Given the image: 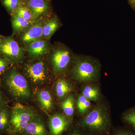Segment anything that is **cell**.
Here are the masks:
<instances>
[{"mask_svg": "<svg viewBox=\"0 0 135 135\" xmlns=\"http://www.w3.org/2000/svg\"><path fill=\"white\" fill-rule=\"evenodd\" d=\"M78 127L90 135H110L112 126L107 105L101 103L94 107L80 120Z\"/></svg>", "mask_w": 135, "mask_h": 135, "instance_id": "obj_1", "label": "cell"}, {"mask_svg": "<svg viewBox=\"0 0 135 135\" xmlns=\"http://www.w3.org/2000/svg\"><path fill=\"white\" fill-rule=\"evenodd\" d=\"M69 73L77 82L87 84L97 82L101 75V64L98 59L91 56L77 55L74 57Z\"/></svg>", "mask_w": 135, "mask_h": 135, "instance_id": "obj_2", "label": "cell"}, {"mask_svg": "<svg viewBox=\"0 0 135 135\" xmlns=\"http://www.w3.org/2000/svg\"><path fill=\"white\" fill-rule=\"evenodd\" d=\"M0 83L11 97L15 99H26L31 96L27 81L15 68L10 67L1 74Z\"/></svg>", "mask_w": 135, "mask_h": 135, "instance_id": "obj_3", "label": "cell"}, {"mask_svg": "<svg viewBox=\"0 0 135 135\" xmlns=\"http://www.w3.org/2000/svg\"><path fill=\"white\" fill-rule=\"evenodd\" d=\"M36 115L32 111L19 103L16 104L11 111L8 134L23 133Z\"/></svg>", "mask_w": 135, "mask_h": 135, "instance_id": "obj_4", "label": "cell"}, {"mask_svg": "<svg viewBox=\"0 0 135 135\" xmlns=\"http://www.w3.org/2000/svg\"><path fill=\"white\" fill-rule=\"evenodd\" d=\"M52 51L51 62L53 73L57 75L64 73L71 64L75 55L68 47L61 43L56 44Z\"/></svg>", "mask_w": 135, "mask_h": 135, "instance_id": "obj_5", "label": "cell"}, {"mask_svg": "<svg viewBox=\"0 0 135 135\" xmlns=\"http://www.w3.org/2000/svg\"><path fill=\"white\" fill-rule=\"evenodd\" d=\"M25 50L20 46L13 35L4 36L0 45V56L12 63H19L23 60Z\"/></svg>", "mask_w": 135, "mask_h": 135, "instance_id": "obj_6", "label": "cell"}, {"mask_svg": "<svg viewBox=\"0 0 135 135\" xmlns=\"http://www.w3.org/2000/svg\"><path fill=\"white\" fill-rule=\"evenodd\" d=\"M24 71L30 80L36 85L44 84L49 78L47 66L42 59L27 64L25 66Z\"/></svg>", "mask_w": 135, "mask_h": 135, "instance_id": "obj_7", "label": "cell"}, {"mask_svg": "<svg viewBox=\"0 0 135 135\" xmlns=\"http://www.w3.org/2000/svg\"><path fill=\"white\" fill-rule=\"evenodd\" d=\"M47 20L42 17L20 34L21 44L26 47L32 42L43 38V27Z\"/></svg>", "mask_w": 135, "mask_h": 135, "instance_id": "obj_8", "label": "cell"}, {"mask_svg": "<svg viewBox=\"0 0 135 135\" xmlns=\"http://www.w3.org/2000/svg\"><path fill=\"white\" fill-rule=\"evenodd\" d=\"M71 120L65 115L57 113L49 118L48 129L50 135H63L71 127Z\"/></svg>", "mask_w": 135, "mask_h": 135, "instance_id": "obj_9", "label": "cell"}, {"mask_svg": "<svg viewBox=\"0 0 135 135\" xmlns=\"http://www.w3.org/2000/svg\"><path fill=\"white\" fill-rule=\"evenodd\" d=\"M25 5L31 10L35 21H37L50 9V0H24Z\"/></svg>", "mask_w": 135, "mask_h": 135, "instance_id": "obj_10", "label": "cell"}, {"mask_svg": "<svg viewBox=\"0 0 135 135\" xmlns=\"http://www.w3.org/2000/svg\"><path fill=\"white\" fill-rule=\"evenodd\" d=\"M50 48L48 40L42 38L29 44L26 46V51L31 57L37 58L48 53Z\"/></svg>", "mask_w": 135, "mask_h": 135, "instance_id": "obj_11", "label": "cell"}, {"mask_svg": "<svg viewBox=\"0 0 135 135\" xmlns=\"http://www.w3.org/2000/svg\"><path fill=\"white\" fill-rule=\"evenodd\" d=\"M23 133L27 135H50L44 122L36 117L29 123Z\"/></svg>", "mask_w": 135, "mask_h": 135, "instance_id": "obj_12", "label": "cell"}, {"mask_svg": "<svg viewBox=\"0 0 135 135\" xmlns=\"http://www.w3.org/2000/svg\"><path fill=\"white\" fill-rule=\"evenodd\" d=\"M62 23L57 16L47 20L43 27V38L49 40L61 26Z\"/></svg>", "mask_w": 135, "mask_h": 135, "instance_id": "obj_13", "label": "cell"}, {"mask_svg": "<svg viewBox=\"0 0 135 135\" xmlns=\"http://www.w3.org/2000/svg\"><path fill=\"white\" fill-rule=\"evenodd\" d=\"M56 95L59 100L65 98L74 89V87L68 80L60 78L57 80L55 83Z\"/></svg>", "mask_w": 135, "mask_h": 135, "instance_id": "obj_14", "label": "cell"}, {"mask_svg": "<svg viewBox=\"0 0 135 135\" xmlns=\"http://www.w3.org/2000/svg\"><path fill=\"white\" fill-rule=\"evenodd\" d=\"M11 23L14 35H18L36 22L26 20L16 15H11Z\"/></svg>", "mask_w": 135, "mask_h": 135, "instance_id": "obj_15", "label": "cell"}, {"mask_svg": "<svg viewBox=\"0 0 135 135\" xmlns=\"http://www.w3.org/2000/svg\"><path fill=\"white\" fill-rule=\"evenodd\" d=\"M87 83L82 87L81 93L90 101L97 102L101 99V95L99 88L95 85Z\"/></svg>", "mask_w": 135, "mask_h": 135, "instance_id": "obj_16", "label": "cell"}, {"mask_svg": "<svg viewBox=\"0 0 135 135\" xmlns=\"http://www.w3.org/2000/svg\"><path fill=\"white\" fill-rule=\"evenodd\" d=\"M37 98L39 103L45 110L50 112L53 109L52 96L48 90H41L37 93Z\"/></svg>", "mask_w": 135, "mask_h": 135, "instance_id": "obj_17", "label": "cell"}, {"mask_svg": "<svg viewBox=\"0 0 135 135\" xmlns=\"http://www.w3.org/2000/svg\"><path fill=\"white\" fill-rule=\"evenodd\" d=\"M10 113L7 107L0 110V135L8 134L9 131Z\"/></svg>", "mask_w": 135, "mask_h": 135, "instance_id": "obj_18", "label": "cell"}, {"mask_svg": "<svg viewBox=\"0 0 135 135\" xmlns=\"http://www.w3.org/2000/svg\"><path fill=\"white\" fill-rule=\"evenodd\" d=\"M65 115L71 119L74 112V98L73 94H68L61 105Z\"/></svg>", "mask_w": 135, "mask_h": 135, "instance_id": "obj_19", "label": "cell"}, {"mask_svg": "<svg viewBox=\"0 0 135 135\" xmlns=\"http://www.w3.org/2000/svg\"><path fill=\"white\" fill-rule=\"evenodd\" d=\"M76 105L78 112L81 115L84 116L90 110L91 101L82 94H80L77 96Z\"/></svg>", "mask_w": 135, "mask_h": 135, "instance_id": "obj_20", "label": "cell"}, {"mask_svg": "<svg viewBox=\"0 0 135 135\" xmlns=\"http://www.w3.org/2000/svg\"><path fill=\"white\" fill-rule=\"evenodd\" d=\"M1 2L11 16L15 14L20 7L25 5L24 0H1Z\"/></svg>", "mask_w": 135, "mask_h": 135, "instance_id": "obj_21", "label": "cell"}, {"mask_svg": "<svg viewBox=\"0 0 135 135\" xmlns=\"http://www.w3.org/2000/svg\"><path fill=\"white\" fill-rule=\"evenodd\" d=\"M123 122L135 132V107L124 113L122 116Z\"/></svg>", "mask_w": 135, "mask_h": 135, "instance_id": "obj_22", "label": "cell"}, {"mask_svg": "<svg viewBox=\"0 0 135 135\" xmlns=\"http://www.w3.org/2000/svg\"><path fill=\"white\" fill-rule=\"evenodd\" d=\"M15 14L26 20L32 22H36L34 20L33 16L31 10L25 5L20 7L17 9Z\"/></svg>", "mask_w": 135, "mask_h": 135, "instance_id": "obj_23", "label": "cell"}, {"mask_svg": "<svg viewBox=\"0 0 135 135\" xmlns=\"http://www.w3.org/2000/svg\"><path fill=\"white\" fill-rule=\"evenodd\" d=\"M12 64L9 60L5 59L0 56V74L1 75L7 70Z\"/></svg>", "mask_w": 135, "mask_h": 135, "instance_id": "obj_24", "label": "cell"}, {"mask_svg": "<svg viewBox=\"0 0 135 135\" xmlns=\"http://www.w3.org/2000/svg\"><path fill=\"white\" fill-rule=\"evenodd\" d=\"M110 135H135V132L129 129L120 128L114 131Z\"/></svg>", "mask_w": 135, "mask_h": 135, "instance_id": "obj_25", "label": "cell"}, {"mask_svg": "<svg viewBox=\"0 0 135 135\" xmlns=\"http://www.w3.org/2000/svg\"><path fill=\"white\" fill-rule=\"evenodd\" d=\"M66 133L65 135H90L79 127L71 129L70 128Z\"/></svg>", "mask_w": 135, "mask_h": 135, "instance_id": "obj_26", "label": "cell"}, {"mask_svg": "<svg viewBox=\"0 0 135 135\" xmlns=\"http://www.w3.org/2000/svg\"><path fill=\"white\" fill-rule=\"evenodd\" d=\"M7 101L4 94L0 88V110L7 107Z\"/></svg>", "mask_w": 135, "mask_h": 135, "instance_id": "obj_27", "label": "cell"}, {"mask_svg": "<svg viewBox=\"0 0 135 135\" xmlns=\"http://www.w3.org/2000/svg\"><path fill=\"white\" fill-rule=\"evenodd\" d=\"M131 7L135 12V0H127Z\"/></svg>", "mask_w": 135, "mask_h": 135, "instance_id": "obj_28", "label": "cell"}, {"mask_svg": "<svg viewBox=\"0 0 135 135\" xmlns=\"http://www.w3.org/2000/svg\"><path fill=\"white\" fill-rule=\"evenodd\" d=\"M4 36H3L2 35H0V45L3 42V40H4Z\"/></svg>", "mask_w": 135, "mask_h": 135, "instance_id": "obj_29", "label": "cell"}, {"mask_svg": "<svg viewBox=\"0 0 135 135\" xmlns=\"http://www.w3.org/2000/svg\"><path fill=\"white\" fill-rule=\"evenodd\" d=\"M8 135H27L26 134L24 133H20V134H9Z\"/></svg>", "mask_w": 135, "mask_h": 135, "instance_id": "obj_30", "label": "cell"}, {"mask_svg": "<svg viewBox=\"0 0 135 135\" xmlns=\"http://www.w3.org/2000/svg\"></svg>", "mask_w": 135, "mask_h": 135, "instance_id": "obj_31", "label": "cell"}]
</instances>
